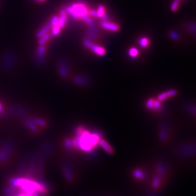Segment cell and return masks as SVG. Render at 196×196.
I'll return each mask as SVG.
<instances>
[{
    "label": "cell",
    "mask_w": 196,
    "mask_h": 196,
    "mask_svg": "<svg viewBox=\"0 0 196 196\" xmlns=\"http://www.w3.org/2000/svg\"><path fill=\"white\" fill-rule=\"evenodd\" d=\"M77 135L72 141V145L77 149H81L84 151H90L98 143L100 138L96 133H90L87 131L81 130L79 128L77 130Z\"/></svg>",
    "instance_id": "1"
},
{
    "label": "cell",
    "mask_w": 196,
    "mask_h": 196,
    "mask_svg": "<svg viewBox=\"0 0 196 196\" xmlns=\"http://www.w3.org/2000/svg\"><path fill=\"white\" fill-rule=\"evenodd\" d=\"M71 7L76 12V13L77 14V15L79 16V17L82 18L84 16L86 15H88V10H87V8L82 4L74 3L72 5Z\"/></svg>",
    "instance_id": "2"
},
{
    "label": "cell",
    "mask_w": 196,
    "mask_h": 196,
    "mask_svg": "<svg viewBox=\"0 0 196 196\" xmlns=\"http://www.w3.org/2000/svg\"><path fill=\"white\" fill-rule=\"evenodd\" d=\"M100 25L103 28L109 30V31L112 32H116L117 31H119V26L117 25V24H114L112 22H107V21H103V22L101 23Z\"/></svg>",
    "instance_id": "3"
},
{
    "label": "cell",
    "mask_w": 196,
    "mask_h": 196,
    "mask_svg": "<svg viewBox=\"0 0 196 196\" xmlns=\"http://www.w3.org/2000/svg\"><path fill=\"white\" fill-rule=\"evenodd\" d=\"M11 150V146L10 145H7L3 149H2L0 151V160L2 161L7 160Z\"/></svg>",
    "instance_id": "4"
},
{
    "label": "cell",
    "mask_w": 196,
    "mask_h": 196,
    "mask_svg": "<svg viewBox=\"0 0 196 196\" xmlns=\"http://www.w3.org/2000/svg\"><path fill=\"white\" fill-rule=\"evenodd\" d=\"M45 50H46V49H45V47L43 45H40L39 46L37 53H36V60L38 62V63H41L43 62Z\"/></svg>",
    "instance_id": "5"
},
{
    "label": "cell",
    "mask_w": 196,
    "mask_h": 196,
    "mask_svg": "<svg viewBox=\"0 0 196 196\" xmlns=\"http://www.w3.org/2000/svg\"><path fill=\"white\" fill-rule=\"evenodd\" d=\"M98 143L99 145H100L102 148L108 154H111L113 153L114 150L112 149V147H111L105 140L103 139H100V140H99L98 141Z\"/></svg>",
    "instance_id": "6"
},
{
    "label": "cell",
    "mask_w": 196,
    "mask_h": 196,
    "mask_svg": "<svg viewBox=\"0 0 196 196\" xmlns=\"http://www.w3.org/2000/svg\"><path fill=\"white\" fill-rule=\"evenodd\" d=\"M90 48H91V49L93 52L97 54L99 56H104L105 53H106L105 50L104 48H102L100 46H98V45H96L95 44H92Z\"/></svg>",
    "instance_id": "7"
},
{
    "label": "cell",
    "mask_w": 196,
    "mask_h": 196,
    "mask_svg": "<svg viewBox=\"0 0 196 196\" xmlns=\"http://www.w3.org/2000/svg\"><path fill=\"white\" fill-rule=\"evenodd\" d=\"M66 21H67V15H66L65 11L64 10L60 11L58 26L61 29L63 28L65 26Z\"/></svg>",
    "instance_id": "8"
},
{
    "label": "cell",
    "mask_w": 196,
    "mask_h": 196,
    "mask_svg": "<svg viewBox=\"0 0 196 196\" xmlns=\"http://www.w3.org/2000/svg\"><path fill=\"white\" fill-rule=\"evenodd\" d=\"M24 123H25V125L26 126H28V128L29 129H31V131H38V126L34 124V122H33L32 121V119H24Z\"/></svg>",
    "instance_id": "9"
},
{
    "label": "cell",
    "mask_w": 196,
    "mask_h": 196,
    "mask_svg": "<svg viewBox=\"0 0 196 196\" xmlns=\"http://www.w3.org/2000/svg\"><path fill=\"white\" fill-rule=\"evenodd\" d=\"M52 28V26H51V24H50V22L49 23H48L47 24H46L44 27H43L40 31H39L38 32H37V34H36V36H37V37L38 38H40L42 36H43L44 34H46V33H48V31L50 29V28Z\"/></svg>",
    "instance_id": "10"
},
{
    "label": "cell",
    "mask_w": 196,
    "mask_h": 196,
    "mask_svg": "<svg viewBox=\"0 0 196 196\" xmlns=\"http://www.w3.org/2000/svg\"><path fill=\"white\" fill-rule=\"evenodd\" d=\"M60 74L62 77H65L67 75V68L64 61H60L59 63Z\"/></svg>",
    "instance_id": "11"
},
{
    "label": "cell",
    "mask_w": 196,
    "mask_h": 196,
    "mask_svg": "<svg viewBox=\"0 0 196 196\" xmlns=\"http://www.w3.org/2000/svg\"><path fill=\"white\" fill-rule=\"evenodd\" d=\"M32 121L37 126H45L47 125L46 121L40 118H38V117H34V118L32 119Z\"/></svg>",
    "instance_id": "12"
},
{
    "label": "cell",
    "mask_w": 196,
    "mask_h": 196,
    "mask_svg": "<svg viewBox=\"0 0 196 196\" xmlns=\"http://www.w3.org/2000/svg\"><path fill=\"white\" fill-rule=\"evenodd\" d=\"M90 28L89 29V32H88V37L90 39H93L94 38L96 35L97 34V32H96V28H95V26H93V24L90 25Z\"/></svg>",
    "instance_id": "13"
},
{
    "label": "cell",
    "mask_w": 196,
    "mask_h": 196,
    "mask_svg": "<svg viewBox=\"0 0 196 196\" xmlns=\"http://www.w3.org/2000/svg\"><path fill=\"white\" fill-rule=\"evenodd\" d=\"M50 38V34L49 33H46V34L42 36L40 38V40H38V44L40 45H43L46 42L49 40Z\"/></svg>",
    "instance_id": "14"
},
{
    "label": "cell",
    "mask_w": 196,
    "mask_h": 196,
    "mask_svg": "<svg viewBox=\"0 0 196 196\" xmlns=\"http://www.w3.org/2000/svg\"><path fill=\"white\" fill-rule=\"evenodd\" d=\"M133 175L137 179H142L144 178V173L140 170H136L133 171Z\"/></svg>",
    "instance_id": "15"
},
{
    "label": "cell",
    "mask_w": 196,
    "mask_h": 196,
    "mask_svg": "<svg viewBox=\"0 0 196 196\" xmlns=\"http://www.w3.org/2000/svg\"><path fill=\"white\" fill-rule=\"evenodd\" d=\"M65 10L67 11L69 14H71V15L74 18H75V19H79V16L77 15V14L76 13V12L74 10V9L72 8L71 7H66L65 8Z\"/></svg>",
    "instance_id": "16"
},
{
    "label": "cell",
    "mask_w": 196,
    "mask_h": 196,
    "mask_svg": "<svg viewBox=\"0 0 196 196\" xmlns=\"http://www.w3.org/2000/svg\"><path fill=\"white\" fill-rule=\"evenodd\" d=\"M97 11V15H98V17L99 18H102L104 15L105 14V8L103 5H100L98 7V11Z\"/></svg>",
    "instance_id": "17"
},
{
    "label": "cell",
    "mask_w": 196,
    "mask_h": 196,
    "mask_svg": "<svg viewBox=\"0 0 196 196\" xmlns=\"http://www.w3.org/2000/svg\"><path fill=\"white\" fill-rule=\"evenodd\" d=\"M161 108V102L159 101L158 100H154V103H153V107H152V110H160Z\"/></svg>",
    "instance_id": "18"
},
{
    "label": "cell",
    "mask_w": 196,
    "mask_h": 196,
    "mask_svg": "<svg viewBox=\"0 0 196 196\" xmlns=\"http://www.w3.org/2000/svg\"><path fill=\"white\" fill-rule=\"evenodd\" d=\"M161 183V176H157L155 177V178L153 180L152 182V187L154 188H157L159 185Z\"/></svg>",
    "instance_id": "19"
},
{
    "label": "cell",
    "mask_w": 196,
    "mask_h": 196,
    "mask_svg": "<svg viewBox=\"0 0 196 196\" xmlns=\"http://www.w3.org/2000/svg\"><path fill=\"white\" fill-rule=\"evenodd\" d=\"M60 30H61V28H60L58 25L53 26L52 27V36H56L58 35L60 32Z\"/></svg>",
    "instance_id": "20"
},
{
    "label": "cell",
    "mask_w": 196,
    "mask_h": 196,
    "mask_svg": "<svg viewBox=\"0 0 196 196\" xmlns=\"http://www.w3.org/2000/svg\"><path fill=\"white\" fill-rule=\"evenodd\" d=\"M149 43V40L147 38H142L140 40V44L141 47H146L148 46Z\"/></svg>",
    "instance_id": "21"
},
{
    "label": "cell",
    "mask_w": 196,
    "mask_h": 196,
    "mask_svg": "<svg viewBox=\"0 0 196 196\" xmlns=\"http://www.w3.org/2000/svg\"><path fill=\"white\" fill-rule=\"evenodd\" d=\"M70 169H69V166H65L64 168V173L65 176L66 177V178L68 180H71L72 178V174L71 172Z\"/></svg>",
    "instance_id": "22"
},
{
    "label": "cell",
    "mask_w": 196,
    "mask_h": 196,
    "mask_svg": "<svg viewBox=\"0 0 196 196\" xmlns=\"http://www.w3.org/2000/svg\"><path fill=\"white\" fill-rule=\"evenodd\" d=\"M129 54L131 57H136L138 54V51L135 48H132L129 51Z\"/></svg>",
    "instance_id": "23"
},
{
    "label": "cell",
    "mask_w": 196,
    "mask_h": 196,
    "mask_svg": "<svg viewBox=\"0 0 196 196\" xmlns=\"http://www.w3.org/2000/svg\"><path fill=\"white\" fill-rule=\"evenodd\" d=\"M74 81H75V83H77V84H84L86 83L85 79H84V78L81 77H75Z\"/></svg>",
    "instance_id": "24"
},
{
    "label": "cell",
    "mask_w": 196,
    "mask_h": 196,
    "mask_svg": "<svg viewBox=\"0 0 196 196\" xmlns=\"http://www.w3.org/2000/svg\"><path fill=\"white\" fill-rule=\"evenodd\" d=\"M168 98V96L167 95V93L166 92H163V93H162L161 94L159 95L158 96V100L159 101H160V102H162V101H164L166 99H167Z\"/></svg>",
    "instance_id": "25"
},
{
    "label": "cell",
    "mask_w": 196,
    "mask_h": 196,
    "mask_svg": "<svg viewBox=\"0 0 196 196\" xmlns=\"http://www.w3.org/2000/svg\"><path fill=\"white\" fill-rule=\"evenodd\" d=\"M59 19V17H57V16L53 17L52 20L50 21V24H51V26H52V28L53 26H55L58 25Z\"/></svg>",
    "instance_id": "26"
},
{
    "label": "cell",
    "mask_w": 196,
    "mask_h": 196,
    "mask_svg": "<svg viewBox=\"0 0 196 196\" xmlns=\"http://www.w3.org/2000/svg\"><path fill=\"white\" fill-rule=\"evenodd\" d=\"M82 19L84 21V22H86L87 24H89V25H91V24H93V19H92L91 17H90L88 15H86L82 17Z\"/></svg>",
    "instance_id": "27"
},
{
    "label": "cell",
    "mask_w": 196,
    "mask_h": 196,
    "mask_svg": "<svg viewBox=\"0 0 196 196\" xmlns=\"http://www.w3.org/2000/svg\"><path fill=\"white\" fill-rule=\"evenodd\" d=\"M178 6H179V2H178L176 1H174L173 3V4L171 5V10H172L173 11H176L177 10L178 8Z\"/></svg>",
    "instance_id": "28"
},
{
    "label": "cell",
    "mask_w": 196,
    "mask_h": 196,
    "mask_svg": "<svg viewBox=\"0 0 196 196\" xmlns=\"http://www.w3.org/2000/svg\"><path fill=\"white\" fill-rule=\"evenodd\" d=\"M153 103H154L153 99H149V100H147L146 103V107L149 110H152V107H153Z\"/></svg>",
    "instance_id": "29"
},
{
    "label": "cell",
    "mask_w": 196,
    "mask_h": 196,
    "mask_svg": "<svg viewBox=\"0 0 196 196\" xmlns=\"http://www.w3.org/2000/svg\"><path fill=\"white\" fill-rule=\"evenodd\" d=\"M167 93V95L168 97H171V96H175L177 93V92L176 90H169L166 92Z\"/></svg>",
    "instance_id": "30"
},
{
    "label": "cell",
    "mask_w": 196,
    "mask_h": 196,
    "mask_svg": "<svg viewBox=\"0 0 196 196\" xmlns=\"http://www.w3.org/2000/svg\"><path fill=\"white\" fill-rule=\"evenodd\" d=\"M92 44V42L89 40V39H86V40H85L84 41V46H85L86 48H90V46H91Z\"/></svg>",
    "instance_id": "31"
},
{
    "label": "cell",
    "mask_w": 196,
    "mask_h": 196,
    "mask_svg": "<svg viewBox=\"0 0 196 196\" xmlns=\"http://www.w3.org/2000/svg\"><path fill=\"white\" fill-rule=\"evenodd\" d=\"M88 13L90 14V15H91V16H93V17H98L97 11H95V10H90V11H88Z\"/></svg>",
    "instance_id": "32"
},
{
    "label": "cell",
    "mask_w": 196,
    "mask_h": 196,
    "mask_svg": "<svg viewBox=\"0 0 196 196\" xmlns=\"http://www.w3.org/2000/svg\"><path fill=\"white\" fill-rule=\"evenodd\" d=\"M171 38L174 39V40H177V39H178L179 38V35L176 32H171Z\"/></svg>",
    "instance_id": "33"
},
{
    "label": "cell",
    "mask_w": 196,
    "mask_h": 196,
    "mask_svg": "<svg viewBox=\"0 0 196 196\" xmlns=\"http://www.w3.org/2000/svg\"><path fill=\"white\" fill-rule=\"evenodd\" d=\"M3 111V107L2 104L0 103V114H1Z\"/></svg>",
    "instance_id": "34"
},
{
    "label": "cell",
    "mask_w": 196,
    "mask_h": 196,
    "mask_svg": "<svg viewBox=\"0 0 196 196\" xmlns=\"http://www.w3.org/2000/svg\"><path fill=\"white\" fill-rule=\"evenodd\" d=\"M34 1H40V2H41V1H45V0H34Z\"/></svg>",
    "instance_id": "35"
},
{
    "label": "cell",
    "mask_w": 196,
    "mask_h": 196,
    "mask_svg": "<svg viewBox=\"0 0 196 196\" xmlns=\"http://www.w3.org/2000/svg\"><path fill=\"white\" fill-rule=\"evenodd\" d=\"M175 1H178V2H180V1H181V0H175Z\"/></svg>",
    "instance_id": "36"
}]
</instances>
